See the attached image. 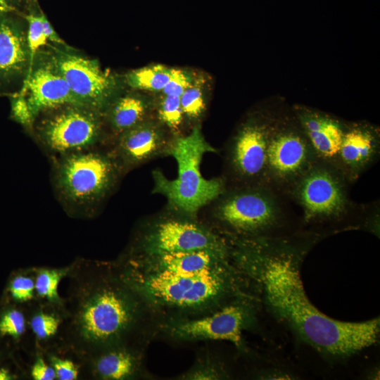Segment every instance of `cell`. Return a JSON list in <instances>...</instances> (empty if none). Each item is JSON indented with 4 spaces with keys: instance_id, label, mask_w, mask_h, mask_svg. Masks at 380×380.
Instances as JSON below:
<instances>
[{
    "instance_id": "1",
    "label": "cell",
    "mask_w": 380,
    "mask_h": 380,
    "mask_svg": "<svg viewBox=\"0 0 380 380\" xmlns=\"http://www.w3.org/2000/svg\"><path fill=\"white\" fill-rule=\"evenodd\" d=\"M227 238L232 262L253 283L267 309L315 350L345 357L377 341L379 317L360 322L334 319L308 298L300 267L315 237L227 235Z\"/></svg>"
},
{
    "instance_id": "2",
    "label": "cell",
    "mask_w": 380,
    "mask_h": 380,
    "mask_svg": "<svg viewBox=\"0 0 380 380\" xmlns=\"http://www.w3.org/2000/svg\"><path fill=\"white\" fill-rule=\"evenodd\" d=\"M69 265L64 319L53 352L80 362L113 346L139 345L149 309L115 262L77 258Z\"/></svg>"
},
{
    "instance_id": "3",
    "label": "cell",
    "mask_w": 380,
    "mask_h": 380,
    "mask_svg": "<svg viewBox=\"0 0 380 380\" xmlns=\"http://www.w3.org/2000/svg\"><path fill=\"white\" fill-rule=\"evenodd\" d=\"M121 274L150 310L177 315L174 318L202 316L235 300L230 298L248 297L243 291L244 277L232 260L210 271L188 275Z\"/></svg>"
},
{
    "instance_id": "4",
    "label": "cell",
    "mask_w": 380,
    "mask_h": 380,
    "mask_svg": "<svg viewBox=\"0 0 380 380\" xmlns=\"http://www.w3.org/2000/svg\"><path fill=\"white\" fill-rule=\"evenodd\" d=\"M52 184L70 215L90 217L109 198L125 175L110 146L53 158Z\"/></svg>"
},
{
    "instance_id": "5",
    "label": "cell",
    "mask_w": 380,
    "mask_h": 380,
    "mask_svg": "<svg viewBox=\"0 0 380 380\" xmlns=\"http://www.w3.org/2000/svg\"><path fill=\"white\" fill-rule=\"evenodd\" d=\"M216 152L198 126L187 134L175 136L167 156L177 163V177L170 179L160 170H153L152 194L164 196L167 208L198 217L199 211L216 200L228 185L224 176L206 179L201 174L204 155Z\"/></svg>"
},
{
    "instance_id": "6",
    "label": "cell",
    "mask_w": 380,
    "mask_h": 380,
    "mask_svg": "<svg viewBox=\"0 0 380 380\" xmlns=\"http://www.w3.org/2000/svg\"><path fill=\"white\" fill-rule=\"evenodd\" d=\"M292 202L264 184L227 185L213 203L211 214L220 232L239 236H273L289 217Z\"/></svg>"
},
{
    "instance_id": "7",
    "label": "cell",
    "mask_w": 380,
    "mask_h": 380,
    "mask_svg": "<svg viewBox=\"0 0 380 380\" xmlns=\"http://www.w3.org/2000/svg\"><path fill=\"white\" fill-rule=\"evenodd\" d=\"M30 132L53 158L109 144L102 113L79 104H64L42 112Z\"/></svg>"
},
{
    "instance_id": "8",
    "label": "cell",
    "mask_w": 380,
    "mask_h": 380,
    "mask_svg": "<svg viewBox=\"0 0 380 380\" xmlns=\"http://www.w3.org/2000/svg\"><path fill=\"white\" fill-rule=\"evenodd\" d=\"M350 184L336 166L317 160L294 183L289 198L301 209L305 223L341 222L359 208L350 199Z\"/></svg>"
},
{
    "instance_id": "9",
    "label": "cell",
    "mask_w": 380,
    "mask_h": 380,
    "mask_svg": "<svg viewBox=\"0 0 380 380\" xmlns=\"http://www.w3.org/2000/svg\"><path fill=\"white\" fill-rule=\"evenodd\" d=\"M127 251L138 253L227 251L224 235L193 217L168 209L144 222L137 230Z\"/></svg>"
},
{
    "instance_id": "10",
    "label": "cell",
    "mask_w": 380,
    "mask_h": 380,
    "mask_svg": "<svg viewBox=\"0 0 380 380\" xmlns=\"http://www.w3.org/2000/svg\"><path fill=\"white\" fill-rule=\"evenodd\" d=\"M317 160L298 119H272L264 184L289 198L294 183Z\"/></svg>"
},
{
    "instance_id": "11",
    "label": "cell",
    "mask_w": 380,
    "mask_h": 380,
    "mask_svg": "<svg viewBox=\"0 0 380 380\" xmlns=\"http://www.w3.org/2000/svg\"><path fill=\"white\" fill-rule=\"evenodd\" d=\"M58 70L78 103L103 112L120 94L118 78L102 69L99 62L69 47L46 45Z\"/></svg>"
},
{
    "instance_id": "12",
    "label": "cell",
    "mask_w": 380,
    "mask_h": 380,
    "mask_svg": "<svg viewBox=\"0 0 380 380\" xmlns=\"http://www.w3.org/2000/svg\"><path fill=\"white\" fill-rule=\"evenodd\" d=\"M248 297L235 300L222 308L195 318H172L163 326L170 338L179 341L222 340L245 350L243 331L252 320Z\"/></svg>"
},
{
    "instance_id": "13",
    "label": "cell",
    "mask_w": 380,
    "mask_h": 380,
    "mask_svg": "<svg viewBox=\"0 0 380 380\" xmlns=\"http://www.w3.org/2000/svg\"><path fill=\"white\" fill-rule=\"evenodd\" d=\"M272 119L250 118L233 137L225 153L228 185L263 184Z\"/></svg>"
},
{
    "instance_id": "14",
    "label": "cell",
    "mask_w": 380,
    "mask_h": 380,
    "mask_svg": "<svg viewBox=\"0 0 380 380\" xmlns=\"http://www.w3.org/2000/svg\"><path fill=\"white\" fill-rule=\"evenodd\" d=\"M230 261L229 250L171 253L126 250L115 262L125 275L182 276L210 271Z\"/></svg>"
},
{
    "instance_id": "15",
    "label": "cell",
    "mask_w": 380,
    "mask_h": 380,
    "mask_svg": "<svg viewBox=\"0 0 380 380\" xmlns=\"http://www.w3.org/2000/svg\"><path fill=\"white\" fill-rule=\"evenodd\" d=\"M27 25L20 12L0 6V95L23 88L31 67Z\"/></svg>"
},
{
    "instance_id": "16",
    "label": "cell",
    "mask_w": 380,
    "mask_h": 380,
    "mask_svg": "<svg viewBox=\"0 0 380 380\" xmlns=\"http://www.w3.org/2000/svg\"><path fill=\"white\" fill-rule=\"evenodd\" d=\"M19 93L24 96L32 123L47 109L68 103L79 104L46 46L36 53Z\"/></svg>"
},
{
    "instance_id": "17",
    "label": "cell",
    "mask_w": 380,
    "mask_h": 380,
    "mask_svg": "<svg viewBox=\"0 0 380 380\" xmlns=\"http://www.w3.org/2000/svg\"><path fill=\"white\" fill-rule=\"evenodd\" d=\"M158 119L148 118L119 135L110 144L124 174L158 157L167 156L173 137Z\"/></svg>"
},
{
    "instance_id": "18",
    "label": "cell",
    "mask_w": 380,
    "mask_h": 380,
    "mask_svg": "<svg viewBox=\"0 0 380 380\" xmlns=\"http://www.w3.org/2000/svg\"><path fill=\"white\" fill-rule=\"evenodd\" d=\"M379 153L376 128L366 123L346 125L337 167L353 184L378 160Z\"/></svg>"
},
{
    "instance_id": "19",
    "label": "cell",
    "mask_w": 380,
    "mask_h": 380,
    "mask_svg": "<svg viewBox=\"0 0 380 380\" xmlns=\"http://www.w3.org/2000/svg\"><path fill=\"white\" fill-rule=\"evenodd\" d=\"M139 345H119L88 357L80 365L83 376L97 380H131L143 372Z\"/></svg>"
},
{
    "instance_id": "20",
    "label": "cell",
    "mask_w": 380,
    "mask_h": 380,
    "mask_svg": "<svg viewBox=\"0 0 380 380\" xmlns=\"http://www.w3.org/2000/svg\"><path fill=\"white\" fill-rule=\"evenodd\" d=\"M296 114L317 159L337 167L346 125L330 115L308 108H298Z\"/></svg>"
},
{
    "instance_id": "21",
    "label": "cell",
    "mask_w": 380,
    "mask_h": 380,
    "mask_svg": "<svg viewBox=\"0 0 380 380\" xmlns=\"http://www.w3.org/2000/svg\"><path fill=\"white\" fill-rule=\"evenodd\" d=\"M151 104L135 93L120 94L103 112L110 144L125 131L150 118Z\"/></svg>"
},
{
    "instance_id": "22",
    "label": "cell",
    "mask_w": 380,
    "mask_h": 380,
    "mask_svg": "<svg viewBox=\"0 0 380 380\" xmlns=\"http://www.w3.org/2000/svg\"><path fill=\"white\" fill-rule=\"evenodd\" d=\"M25 310L28 328L34 338L35 350L55 351L64 319L63 307L41 304L36 300Z\"/></svg>"
},
{
    "instance_id": "23",
    "label": "cell",
    "mask_w": 380,
    "mask_h": 380,
    "mask_svg": "<svg viewBox=\"0 0 380 380\" xmlns=\"http://www.w3.org/2000/svg\"><path fill=\"white\" fill-rule=\"evenodd\" d=\"M70 265L52 268L46 267H34V291L36 300L41 304L54 307H63V297L58 288L59 283L66 277Z\"/></svg>"
},
{
    "instance_id": "24",
    "label": "cell",
    "mask_w": 380,
    "mask_h": 380,
    "mask_svg": "<svg viewBox=\"0 0 380 380\" xmlns=\"http://www.w3.org/2000/svg\"><path fill=\"white\" fill-rule=\"evenodd\" d=\"M172 69L153 65L133 70L125 76V83L136 90L162 91L167 83Z\"/></svg>"
},
{
    "instance_id": "25",
    "label": "cell",
    "mask_w": 380,
    "mask_h": 380,
    "mask_svg": "<svg viewBox=\"0 0 380 380\" xmlns=\"http://www.w3.org/2000/svg\"><path fill=\"white\" fill-rule=\"evenodd\" d=\"M34 267L25 270L13 276L8 286V293L16 303L25 305V308L36 301L34 291Z\"/></svg>"
},
{
    "instance_id": "26",
    "label": "cell",
    "mask_w": 380,
    "mask_h": 380,
    "mask_svg": "<svg viewBox=\"0 0 380 380\" xmlns=\"http://www.w3.org/2000/svg\"><path fill=\"white\" fill-rule=\"evenodd\" d=\"M157 119L167 129L179 135L178 131L184 121L179 96L163 95L156 108Z\"/></svg>"
},
{
    "instance_id": "27",
    "label": "cell",
    "mask_w": 380,
    "mask_h": 380,
    "mask_svg": "<svg viewBox=\"0 0 380 380\" xmlns=\"http://www.w3.org/2000/svg\"><path fill=\"white\" fill-rule=\"evenodd\" d=\"M46 360L53 368L57 380H77L82 379L80 363L72 356L53 351L42 352Z\"/></svg>"
},
{
    "instance_id": "28",
    "label": "cell",
    "mask_w": 380,
    "mask_h": 380,
    "mask_svg": "<svg viewBox=\"0 0 380 380\" xmlns=\"http://www.w3.org/2000/svg\"><path fill=\"white\" fill-rule=\"evenodd\" d=\"M28 328L25 308H8L0 315V335L20 339Z\"/></svg>"
},
{
    "instance_id": "29",
    "label": "cell",
    "mask_w": 380,
    "mask_h": 380,
    "mask_svg": "<svg viewBox=\"0 0 380 380\" xmlns=\"http://www.w3.org/2000/svg\"><path fill=\"white\" fill-rule=\"evenodd\" d=\"M184 119L198 120L205 109V101L201 85L193 82L179 96Z\"/></svg>"
},
{
    "instance_id": "30",
    "label": "cell",
    "mask_w": 380,
    "mask_h": 380,
    "mask_svg": "<svg viewBox=\"0 0 380 380\" xmlns=\"http://www.w3.org/2000/svg\"><path fill=\"white\" fill-rule=\"evenodd\" d=\"M222 367L208 357L201 358L187 372L180 376L182 379H220L225 376Z\"/></svg>"
},
{
    "instance_id": "31",
    "label": "cell",
    "mask_w": 380,
    "mask_h": 380,
    "mask_svg": "<svg viewBox=\"0 0 380 380\" xmlns=\"http://www.w3.org/2000/svg\"><path fill=\"white\" fill-rule=\"evenodd\" d=\"M192 82V79L187 72L172 69L170 77L162 90V93L163 95L180 96Z\"/></svg>"
},
{
    "instance_id": "32",
    "label": "cell",
    "mask_w": 380,
    "mask_h": 380,
    "mask_svg": "<svg viewBox=\"0 0 380 380\" xmlns=\"http://www.w3.org/2000/svg\"><path fill=\"white\" fill-rule=\"evenodd\" d=\"M34 359L30 367V377L33 380H56V372L46 360L43 353L35 350Z\"/></svg>"
},
{
    "instance_id": "33",
    "label": "cell",
    "mask_w": 380,
    "mask_h": 380,
    "mask_svg": "<svg viewBox=\"0 0 380 380\" xmlns=\"http://www.w3.org/2000/svg\"><path fill=\"white\" fill-rule=\"evenodd\" d=\"M42 21L43 25L44 33L46 38L48 44H50L57 47H70L58 34L43 11L42 12Z\"/></svg>"
},
{
    "instance_id": "34",
    "label": "cell",
    "mask_w": 380,
    "mask_h": 380,
    "mask_svg": "<svg viewBox=\"0 0 380 380\" xmlns=\"http://www.w3.org/2000/svg\"><path fill=\"white\" fill-rule=\"evenodd\" d=\"M11 10L23 13L29 4L33 0H4Z\"/></svg>"
},
{
    "instance_id": "35",
    "label": "cell",
    "mask_w": 380,
    "mask_h": 380,
    "mask_svg": "<svg viewBox=\"0 0 380 380\" xmlns=\"http://www.w3.org/2000/svg\"><path fill=\"white\" fill-rule=\"evenodd\" d=\"M13 378L8 370L4 368L0 369V380H11Z\"/></svg>"
},
{
    "instance_id": "36",
    "label": "cell",
    "mask_w": 380,
    "mask_h": 380,
    "mask_svg": "<svg viewBox=\"0 0 380 380\" xmlns=\"http://www.w3.org/2000/svg\"><path fill=\"white\" fill-rule=\"evenodd\" d=\"M0 6H2L5 8H7V9H10L11 10V8H9L7 5L6 4V3L4 2V0H0Z\"/></svg>"
}]
</instances>
